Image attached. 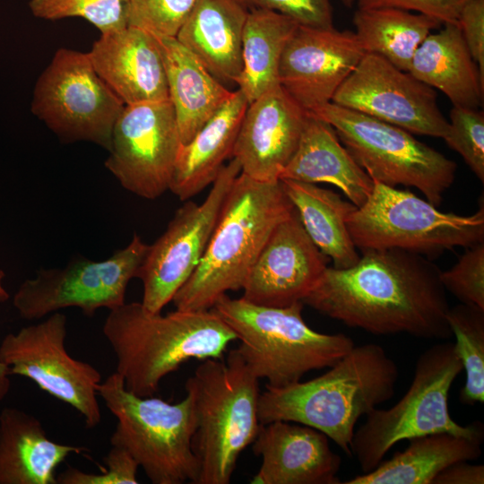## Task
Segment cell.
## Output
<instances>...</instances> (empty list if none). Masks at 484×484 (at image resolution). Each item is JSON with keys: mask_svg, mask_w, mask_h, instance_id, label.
<instances>
[{"mask_svg": "<svg viewBox=\"0 0 484 484\" xmlns=\"http://www.w3.org/2000/svg\"><path fill=\"white\" fill-rule=\"evenodd\" d=\"M307 116L280 85L248 103L232 151L240 173L258 181L278 180Z\"/></svg>", "mask_w": 484, "mask_h": 484, "instance_id": "19", "label": "cell"}, {"mask_svg": "<svg viewBox=\"0 0 484 484\" xmlns=\"http://www.w3.org/2000/svg\"><path fill=\"white\" fill-rule=\"evenodd\" d=\"M457 23L484 79V0H470L462 7Z\"/></svg>", "mask_w": 484, "mask_h": 484, "instance_id": "40", "label": "cell"}, {"mask_svg": "<svg viewBox=\"0 0 484 484\" xmlns=\"http://www.w3.org/2000/svg\"><path fill=\"white\" fill-rule=\"evenodd\" d=\"M446 320L455 337V351L465 371L459 393L462 404L484 402V309L460 303L449 307Z\"/></svg>", "mask_w": 484, "mask_h": 484, "instance_id": "32", "label": "cell"}, {"mask_svg": "<svg viewBox=\"0 0 484 484\" xmlns=\"http://www.w3.org/2000/svg\"><path fill=\"white\" fill-rule=\"evenodd\" d=\"M259 378L236 349L226 359H207L186 380L193 400L192 450L199 475L196 484H229L240 454L255 439Z\"/></svg>", "mask_w": 484, "mask_h": 484, "instance_id": "5", "label": "cell"}, {"mask_svg": "<svg viewBox=\"0 0 484 484\" xmlns=\"http://www.w3.org/2000/svg\"><path fill=\"white\" fill-rule=\"evenodd\" d=\"M484 435L464 436L449 432L413 437L403 450L393 454L367 473L343 484H432L447 466L462 461H474L481 455Z\"/></svg>", "mask_w": 484, "mask_h": 484, "instance_id": "28", "label": "cell"}, {"mask_svg": "<svg viewBox=\"0 0 484 484\" xmlns=\"http://www.w3.org/2000/svg\"><path fill=\"white\" fill-rule=\"evenodd\" d=\"M484 465L467 461L454 462L441 471L432 484H483Z\"/></svg>", "mask_w": 484, "mask_h": 484, "instance_id": "41", "label": "cell"}, {"mask_svg": "<svg viewBox=\"0 0 484 484\" xmlns=\"http://www.w3.org/2000/svg\"><path fill=\"white\" fill-rule=\"evenodd\" d=\"M399 377L395 361L376 343L354 346L323 375L260 393L261 424L286 420L315 428L351 455L362 416L389 401Z\"/></svg>", "mask_w": 484, "mask_h": 484, "instance_id": "2", "label": "cell"}, {"mask_svg": "<svg viewBox=\"0 0 484 484\" xmlns=\"http://www.w3.org/2000/svg\"><path fill=\"white\" fill-rule=\"evenodd\" d=\"M367 200L347 220L357 248H397L437 256L484 242V205L471 215L440 212L408 190L373 180Z\"/></svg>", "mask_w": 484, "mask_h": 484, "instance_id": "9", "label": "cell"}, {"mask_svg": "<svg viewBox=\"0 0 484 484\" xmlns=\"http://www.w3.org/2000/svg\"><path fill=\"white\" fill-rule=\"evenodd\" d=\"M102 332L125 388L153 396L160 381L192 359H220L236 334L212 310L176 309L162 315L141 302L109 310Z\"/></svg>", "mask_w": 484, "mask_h": 484, "instance_id": "3", "label": "cell"}, {"mask_svg": "<svg viewBox=\"0 0 484 484\" xmlns=\"http://www.w3.org/2000/svg\"><path fill=\"white\" fill-rule=\"evenodd\" d=\"M331 102L412 134L444 138L449 127L433 88L372 53L364 55Z\"/></svg>", "mask_w": 484, "mask_h": 484, "instance_id": "16", "label": "cell"}, {"mask_svg": "<svg viewBox=\"0 0 484 484\" xmlns=\"http://www.w3.org/2000/svg\"><path fill=\"white\" fill-rule=\"evenodd\" d=\"M85 450L51 440L35 416L18 408L0 411V484H57L59 464Z\"/></svg>", "mask_w": 484, "mask_h": 484, "instance_id": "24", "label": "cell"}, {"mask_svg": "<svg viewBox=\"0 0 484 484\" xmlns=\"http://www.w3.org/2000/svg\"><path fill=\"white\" fill-rule=\"evenodd\" d=\"M261 457L252 484H339L341 459L329 438L311 427L286 420L262 424L252 443Z\"/></svg>", "mask_w": 484, "mask_h": 484, "instance_id": "20", "label": "cell"}, {"mask_svg": "<svg viewBox=\"0 0 484 484\" xmlns=\"http://www.w3.org/2000/svg\"><path fill=\"white\" fill-rule=\"evenodd\" d=\"M352 266L326 267L303 299L319 313L376 335L425 340L452 336L440 270L421 255L397 248L365 249Z\"/></svg>", "mask_w": 484, "mask_h": 484, "instance_id": "1", "label": "cell"}, {"mask_svg": "<svg viewBox=\"0 0 484 484\" xmlns=\"http://www.w3.org/2000/svg\"><path fill=\"white\" fill-rule=\"evenodd\" d=\"M195 0H128V26L176 38Z\"/></svg>", "mask_w": 484, "mask_h": 484, "instance_id": "35", "label": "cell"}, {"mask_svg": "<svg viewBox=\"0 0 484 484\" xmlns=\"http://www.w3.org/2000/svg\"><path fill=\"white\" fill-rule=\"evenodd\" d=\"M408 72L445 94L453 106L482 105L484 79L458 23H444L439 31L429 33L415 51Z\"/></svg>", "mask_w": 484, "mask_h": 484, "instance_id": "27", "label": "cell"}, {"mask_svg": "<svg viewBox=\"0 0 484 484\" xmlns=\"http://www.w3.org/2000/svg\"><path fill=\"white\" fill-rule=\"evenodd\" d=\"M303 306L266 307L225 294L212 309L236 334V350L252 373L267 380V386L283 387L311 370L330 367L355 346L344 333L312 329Z\"/></svg>", "mask_w": 484, "mask_h": 484, "instance_id": "6", "label": "cell"}, {"mask_svg": "<svg viewBox=\"0 0 484 484\" xmlns=\"http://www.w3.org/2000/svg\"><path fill=\"white\" fill-rule=\"evenodd\" d=\"M466 249L454 265L440 271V281L461 303L484 309V242Z\"/></svg>", "mask_w": 484, "mask_h": 484, "instance_id": "36", "label": "cell"}, {"mask_svg": "<svg viewBox=\"0 0 484 484\" xmlns=\"http://www.w3.org/2000/svg\"><path fill=\"white\" fill-rule=\"evenodd\" d=\"M462 370L453 342L436 343L420 353L404 395L389 409L369 411L354 432L350 451L363 473L376 469L402 440L438 432L484 435L482 422L460 425L449 413V393Z\"/></svg>", "mask_w": 484, "mask_h": 484, "instance_id": "7", "label": "cell"}, {"mask_svg": "<svg viewBox=\"0 0 484 484\" xmlns=\"http://www.w3.org/2000/svg\"><path fill=\"white\" fill-rule=\"evenodd\" d=\"M310 113L334 128L342 145L372 180L393 187H415L435 206L454 181V161L399 126L333 102Z\"/></svg>", "mask_w": 484, "mask_h": 484, "instance_id": "10", "label": "cell"}, {"mask_svg": "<svg viewBox=\"0 0 484 484\" xmlns=\"http://www.w3.org/2000/svg\"><path fill=\"white\" fill-rule=\"evenodd\" d=\"M326 267L327 256L310 239L294 208L264 243L243 284L242 298L273 307L303 302Z\"/></svg>", "mask_w": 484, "mask_h": 484, "instance_id": "18", "label": "cell"}, {"mask_svg": "<svg viewBox=\"0 0 484 484\" xmlns=\"http://www.w3.org/2000/svg\"><path fill=\"white\" fill-rule=\"evenodd\" d=\"M366 54L355 32L298 25L279 65V84L304 110L332 99Z\"/></svg>", "mask_w": 484, "mask_h": 484, "instance_id": "17", "label": "cell"}, {"mask_svg": "<svg viewBox=\"0 0 484 484\" xmlns=\"http://www.w3.org/2000/svg\"><path fill=\"white\" fill-rule=\"evenodd\" d=\"M248 9H267L295 21L298 25L315 28L333 26L330 0H239Z\"/></svg>", "mask_w": 484, "mask_h": 484, "instance_id": "38", "label": "cell"}, {"mask_svg": "<svg viewBox=\"0 0 484 484\" xmlns=\"http://www.w3.org/2000/svg\"><path fill=\"white\" fill-rule=\"evenodd\" d=\"M163 60L169 99L182 143H186L230 98L229 91L176 38L156 37Z\"/></svg>", "mask_w": 484, "mask_h": 484, "instance_id": "26", "label": "cell"}, {"mask_svg": "<svg viewBox=\"0 0 484 484\" xmlns=\"http://www.w3.org/2000/svg\"><path fill=\"white\" fill-rule=\"evenodd\" d=\"M248 11L239 0H195L176 39L220 82H235Z\"/></svg>", "mask_w": 484, "mask_h": 484, "instance_id": "22", "label": "cell"}, {"mask_svg": "<svg viewBox=\"0 0 484 484\" xmlns=\"http://www.w3.org/2000/svg\"><path fill=\"white\" fill-rule=\"evenodd\" d=\"M149 245L134 233L130 243L108 258L93 261L72 259L62 268H41L25 280L13 298L21 317L39 319L66 307H77L92 316L99 308L108 310L125 303L129 281L136 278Z\"/></svg>", "mask_w": 484, "mask_h": 484, "instance_id": "12", "label": "cell"}, {"mask_svg": "<svg viewBox=\"0 0 484 484\" xmlns=\"http://www.w3.org/2000/svg\"><path fill=\"white\" fill-rule=\"evenodd\" d=\"M66 316L54 312L38 324L9 333L0 343V361L11 375L33 381L40 389L70 405L88 428L101 420L98 402L99 371L71 357L65 349Z\"/></svg>", "mask_w": 484, "mask_h": 484, "instance_id": "13", "label": "cell"}, {"mask_svg": "<svg viewBox=\"0 0 484 484\" xmlns=\"http://www.w3.org/2000/svg\"><path fill=\"white\" fill-rule=\"evenodd\" d=\"M105 468L99 473H89L68 466L56 474L57 484H137L138 463L125 449L111 445L104 457Z\"/></svg>", "mask_w": 484, "mask_h": 484, "instance_id": "37", "label": "cell"}, {"mask_svg": "<svg viewBox=\"0 0 484 484\" xmlns=\"http://www.w3.org/2000/svg\"><path fill=\"white\" fill-rule=\"evenodd\" d=\"M247 105L238 89L190 141L181 144L169 189L181 201L212 184L225 161L232 157Z\"/></svg>", "mask_w": 484, "mask_h": 484, "instance_id": "25", "label": "cell"}, {"mask_svg": "<svg viewBox=\"0 0 484 484\" xmlns=\"http://www.w3.org/2000/svg\"><path fill=\"white\" fill-rule=\"evenodd\" d=\"M241 169L232 159L220 170L200 204L186 200L177 209L166 230L149 245L136 278L143 282L141 304L151 313H160L189 279L202 260L224 200Z\"/></svg>", "mask_w": 484, "mask_h": 484, "instance_id": "14", "label": "cell"}, {"mask_svg": "<svg viewBox=\"0 0 484 484\" xmlns=\"http://www.w3.org/2000/svg\"><path fill=\"white\" fill-rule=\"evenodd\" d=\"M97 390L117 419L111 445L126 450L153 484H196L199 467L192 450L195 419L188 393L176 403L141 397L125 388L117 372Z\"/></svg>", "mask_w": 484, "mask_h": 484, "instance_id": "8", "label": "cell"}, {"mask_svg": "<svg viewBox=\"0 0 484 484\" xmlns=\"http://www.w3.org/2000/svg\"><path fill=\"white\" fill-rule=\"evenodd\" d=\"M279 179L329 183L357 207L367 200L374 186L372 178L342 145L334 128L309 112L298 147Z\"/></svg>", "mask_w": 484, "mask_h": 484, "instance_id": "23", "label": "cell"}, {"mask_svg": "<svg viewBox=\"0 0 484 484\" xmlns=\"http://www.w3.org/2000/svg\"><path fill=\"white\" fill-rule=\"evenodd\" d=\"M353 23L366 53L378 55L405 72L419 45L442 24L425 14L397 8H359Z\"/></svg>", "mask_w": 484, "mask_h": 484, "instance_id": "31", "label": "cell"}, {"mask_svg": "<svg viewBox=\"0 0 484 484\" xmlns=\"http://www.w3.org/2000/svg\"><path fill=\"white\" fill-rule=\"evenodd\" d=\"M280 180L308 237L333 260V267L345 269L355 264L359 255L347 220L358 207L339 194L315 184Z\"/></svg>", "mask_w": 484, "mask_h": 484, "instance_id": "29", "label": "cell"}, {"mask_svg": "<svg viewBox=\"0 0 484 484\" xmlns=\"http://www.w3.org/2000/svg\"><path fill=\"white\" fill-rule=\"evenodd\" d=\"M298 24L267 9H249L242 37V71L236 79L248 103L279 86L283 49Z\"/></svg>", "mask_w": 484, "mask_h": 484, "instance_id": "30", "label": "cell"}, {"mask_svg": "<svg viewBox=\"0 0 484 484\" xmlns=\"http://www.w3.org/2000/svg\"><path fill=\"white\" fill-rule=\"evenodd\" d=\"M341 2L344 5L350 7L355 0H341Z\"/></svg>", "mask_w": 484, "mask_h": 484, "instance_id": "43", "label": "cell"}, {"mask_svg": "<svg viewBox=\"0 0 484 484\" xmlns=\"http://www.w3.org/2000/svg\"><path fill=\"white\" fill-rule=\"evenodd\" d=\"M181 144L169 99L125 105L112 130L105 167L122 187L154 200L169 189Z\"/></svg>", "mask_w": 484, "mask_h": 484, "instance_id": "15", "label": "cell"}, {"mask_svg": "<svg viewBox=\"0 0 484 484\" xmlns=\"http://www.w3.org/2000/svg\"><path fill=\"white\" fill-rule=\"evenodd\" d=\"M29 6L40 19L82 18L101 34L128 27V0H30Z\"/></svg>", "mask_w": 484, "mask_h": 484, "instance_id": "33", "label": "cell"}, {"mask_svg": "<svg viewBox=\"0 0 484 484\" xmlns=\"http://www.w3.org/2000/svg\"><path fill=\"white\" fill-rule=\"evenodd\" d=\"M125 104L95 71L88 53L59 48L39 75L31 112L60 139L108 150Z\"/></svg>", "mask_w": 484, "mask_h": 484, "instance_id": "11", "label": "cell"}, {"mask_svg": "<svg viewBox=\"0 0 484 484\" xmlns=\"http://www.w3.org/2000/svg\"><path fill=\"white\" fill-rule=\"evenodd\" d=\"M447 134L443 138L457 151L475 176L484 182V113L453 106Z\"/></svg>", "mask_w": 484, "mask_h": 484, "instance_id": "34", "label": "cell"}, {"mask_svg": "<svg viewBox=\"0 0 484 484\" xmlns=\"http://www.w3.org/2000/svg\"><path fill=\"white\" fill-rule=\"evenodd\" d=\"M88 55L97 73L125 105L169 99L163 60L152 34L130 26L101 34Z\"/></svg>", "mask_w": 484, "mask_h": 484, "instance_id": "21", "label": "cell"}, {"mask_svg": "<svg viewBox=\"0 0 484 484\" xmlns=\"http://www.w3.org/2000/svg\"><path fill=\"white\" fill-rule=\"evenodd\" d=\"M4 272L0 270V303L9 298V293L4 286ZM11 372L9 367L0 361V402L8 394L11 388Z\"/></svg>", "mask_w": 484, "mask_h": 484, "instance_id": "42", "label": "cell"}, {"mask_svg": "<svg viewBox=\"0 0 484 484\" xmlns=\"http://www.w3.org/2000/svg\"><path fill=\"white\" fill-rule=\"evenodd\" d=\"M293 211L280 179L258 181L240 173L202 260L172 299L176 309L209 310L228 291L242 289L270 234Z\"/></svg>", "mask_w": 484, "mask_h": 484, "instance_id": "4", "label": "cell"}, {"mask_svg": "<svg viewBox=\"0 0 484 484\" xmlns=\"http://www.w3.org/2000/svg\"><path fill=\"white\" fill-rule=\"evenodd\" d=\"M359 8H397L415 11L444 23H457L462 7L470 0H355Z\"/></svg>", "mask_w": 484, "mask_h": 484, "instance_id": "39", "label": "cell"}]
</instances>
